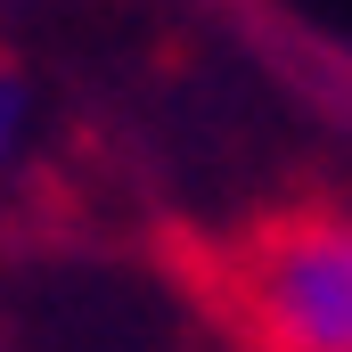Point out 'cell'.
<instances>
[{
    "label": "cell",
    "instance_id": "obj_2",
    "mask_svg": "<svg viewBox=\"0 0 352 352\" xmlns=\"http://www.w3.org/2000/svg\"><path fill=\"white\" fill-rule=\"evenodd\" d=\"M16 140H25V90H16V82H0V156H8Z\"/></svg>",
    "mask_w": 352,
    "mask_h": 352
},
{
    "label": "cell",
    "instance_id": "obj_1",
    "mask_svg": "<svg viewBox=\"0 0 352 352\" xmlns=\"http://www.w3.org/2000/svg\"><path fill=\"white\" fill-rule=\"evenodd\" d=\"M246 303L278 352H352V213L263 238Z\"/></svg>",
    "mask_w": 352,
    "mask_h": 352
}]
</instances>
